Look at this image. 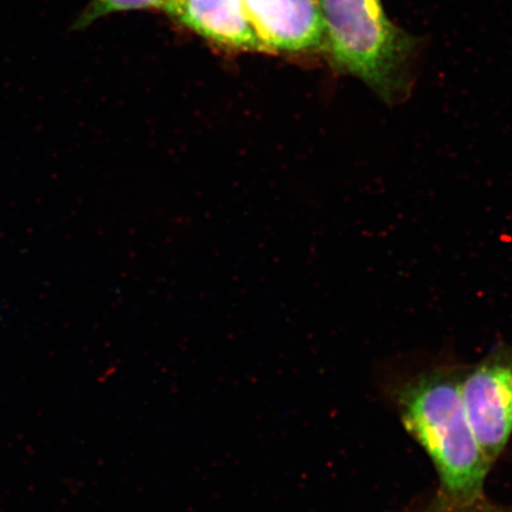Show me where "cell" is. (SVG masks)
I'll return each instance as SVG.
<instances>
[{
  "instance_id": "cell-5",
  "label": "cell",
  "mask_w": 512,
  "mask_h": 512,
  "mask_svg": "<svg viewBox=\"0 0 512 512\" xmlns=\"http://www.w3.org/2000/svg\"><path fill=\"white\" fill-rule=\"evenodd\" d=\"M163 10L222 47L268 53L249 21L243 0H169Z\"/></svg>"
},
{
  "instance_id": "cell-7",
  "label": "cell",
  "mask_w": 512,
  "mask_h": 512,
  "mask_svg": "<svg viewBox=\"0 0 512 512\" xmlns=\"http://www.w3.org/2000/svg\"><path fill=\"white\" fill-rule=\"evenodd\" d=\"M406 512H512V510L490 502L485 495L470 501H459L438 491V494L427 502L416 505Z\"/></svg>"
},
{
  "instance_id": "cell-1",
  "label": "cell",
  "mask_w": 512,
  "mask_h": 512,
  "mask_svg": "<svg viewBox=\"0 0 512 512\" xmlns=\"http://www.w3.org/2000/svg\"><path fill=\"white\" fill-rule=\"evenodd\" d=\"M464 370L441 366L421 371L395 389L394 401L403 426L437 470L440 494L470 501L484 496L491 466L467 418Z\"/></svg>"
},
{
  "instance_id": "cell-4",
  "label": "cell",
  "mask_w": 512,
  "mask_h": 512,
  "mask_svg": "<svg viewBox=\"0 0 512 512\" xmlns=\"http://www.w3.org/2000/svg\"><path fill=\"white\" fill-rule=\"evenodd\" d=\"M243 4L268 53L325 47L324 21L317 0H243Z\"/></svg>"
},
{
  "instance_id": "cell-3",
  "label": "cell",
  "mask_w": 512,
  "mask_h": 512,
  "mask_svg": "<svg viewBox=\"0 0 512 512\" xmlns=\"http://www.w3.org/2000/svg\"><path fill=\"white\" fill-rule=\"evenodd\" d=\"M462 394L472 431L492 467L512 435V345L465 369Z\"/></svg>"
},
{
  "instance_id": "cell-2",
  "label": "cell",
  "mask_w": 512,
  "mask_h": 512,
  "mask_svg": "<svg viewBox=\"0 0 512 512\" xmlns=\"http://www.w3.org/2000/svg\"><path fill=\"white\" fill-rule=\"evenodd\" d=\"M325 47L343 73L355 76L388 104L411 88L416 40L395 27L381 0H318Z\"/></svg>"
},
{
  "instance_id": "cell-6",
  "label": "cell",
  "mask_w": 512,
  "mask_h": 512,
  "mask_svg": "<svg viewBox=\"0 0 512 512\" xmlns=\"http://www.w3.org/2000/svg\"><path fill=\"white\" fill-rule=\"evenodd\" d=\"M169 0H91L85 11L73 25L74 30H81L98 21L99 18L115 12L164 9Z\"/></svg>"
}]
</instances>
